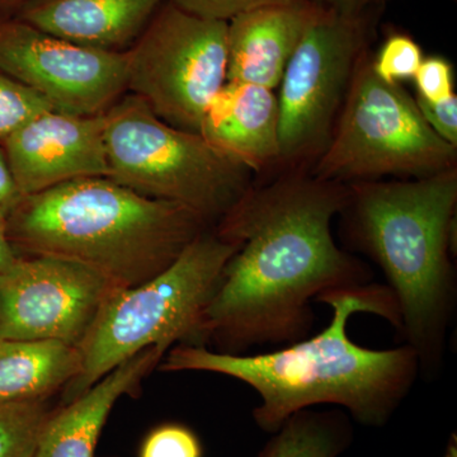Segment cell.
<instances>
[{
    "mask_svg": "<svg viewBox=\"0 0 457 457\" xmlns=\"http://www.w3.org/2000/svg\"><path fill=\"white\" fill-rule=\"evenodd\" d=\"M341 183L287 177L245 192L215 230L236 243L204 315V343L243 354L306 338L312 302L371 284L368 266L337 245L332 222L347 204Z\"/></svg>",
    "mask_w": 457,
    "mask_h": 457,
    "instance_id": "obj_1",
    "label": "cell"
},
{
    "mask_svg": "<svg viewBox=\"0 0 457 457\" xmlns=\"http://www.w3.org/2000/svg\"><path fill=\"white\" fill-rule=\"evenodd\" d=\"M332 309L328 326L311 338L258 354H228L206 345H179L165 353V372L200 371L228 376L260 395L254 422L275 433L293 414L318 405L345 408L360 425L383 427L413 389L420 371L407 345L371 350L350 338L348 320L369 312L398 329L399 311L386 285L336 290L319 297Z\"/></svg>",
    "mask_w": 457,
    "mask_h": 457,
    "instance_id": "obj_2",
    "label": "cell"
},
{
    "mask_svg": "<svg viewBox=\"0 0 457 457\" xmlns=\"http://www.w3.org/2000/svg\"><path fill=\"white\" fill-rule=\"evenodd\" d=\"M348 192L341 212L348 234L383 270L398 305L399 335L416 352L420 374L436 375L456 311V168L405 182H354Z\"/></svg>",
    "mask_w": 457,
    "mask_h": 457,
    "instance_id": "obj_3",
    "label": "cell"
},
{
    "mask_svg": "<svg viewBox=\"0 0 457 457\" xmlns=\"http://www.w3.org/2000/svg\"><path fill=\"white\" fill-rule=\"evenodd\" d=\"M209 228L187 207L141 196L108 177L27 195L4 227L18 254L77 262L117 288L155 278Z\"/></svg>",
    "mask_w": 457,
    "mask_h": 457,
    "instance_id": "obj_4",
    "label": "cell"
},
{
    "mask_svg": "<svg viewBox=\"0 0 457 457\" xmlns=\"http://www.w3.org/2000/svg\"><path fill=\"white\" fill-rule=\"evenodd\" d=\"M237 248L206 228L155 278L113 290L80 343L82 370L68 385V402L146 348L165 356L177 343L204 345V315Z\"/></svg>",
    "mask_w": 457,
    "mask_h": 457,
    "instance_id": "obj_5",
    "label": "cell"
},
{
    "mask_svg": "<svg viewBox=\"0 0 457 457\" xmlns=\"http://www.w3.org/2000/svg\"><path fill=\"white\" fill-rule=\"evenodd\" d=\"M108 179L141 196L182 204L215 228L251 188L245 165L198 132L159 119L126 93L104 113Z\"/></svg>",
    "mask_w": 457,
    "mask_h": 457,
    "instance_id": "obj_6",
    "label": "cell"
},
{
    "mask_svg": "<svg viewBox=\"0 0 457 457\" xmlns=\"http://www.w3.org/2000/svg\"><path fill=\"white\" fill-rule=\"evenodd\" d=\"M341 119L315 167V179L370 180L432 176L455 167L456 146L425 121L399 84H387L371 62H357Z\"/></svg>",
    "mask_w": 457,
    "mask_h": 457,
    "instance_id": "obj_7",
    "label": "cell"
},
{
    "mask_svg": "<svg viewBox=\"0 0 457 457\" xmlns=\"http://www.w3.org/2000/svg\"><path fill=\"white\" fill-rule=\"evenodd\" d=\"M128 55V92L180 130L198 132L227 83L228 22L162 4Z\"/></svg>",
    "mask_w": 457,
    "mask_h": 457,
    "instance_id": "obj_8",
    "label": "cell"
},
{
    "mask_svg": "<svg viewBox=\"0 0 457 457\" xmlns=\"http://www.w3.org/2000/svg\"><path fill=\"white\" fill-rule=\"evenodd\" d=\"M362 44L361 17L319 8L278 84L279 161L323 152Z\"/></svg>",
    "mask_w": 457,
    "mask_h": 457,
    "instance_id": "obj_9",
    "label": "cell"
},
{
    "mask_svg": "<svg viewBox=\"0 0 457 457\" xmlns=\"http://www.w3.org/2000/svg\"><path fill=\"white\" fill-rule=\"evenodd\" d=\"M116 288L77 262L20 255L11 269L0 272V338L56 341L79 348Z\"/></svg>",
    "mask_w": 457,
    "mask_h": 457,
    "instance_id": "obj_10",
    "label": "cell"
},
{
    "mask_svg": "<svg viewBox=\"0 0 457 457\" xmlns=\"http://www.w3.org/2000/svg\"><path fill=\"white\" fill-rule=\"evenodd\" d=\"M0 71L54 110L104 114L128 93V55L90 49L14 21L0 25Z\"/></svg>",
    "mask_w": 457,
    "mask_h": 457,
    "instance_id": "obj_11",
    "label": "cell"
},
{
    "mask_svg": "<svg viewBox=\"0 0 457 457\" xmlns=\"http://www.w3.org/2000/svg\"><path fill=\"white\" fill-rule=\"evenodd\" d=\"M2 145L23 196L71 180L108 176L104 114L45 111Z\"/></svg>",
    "mask_w": 457,
    "mask_h": 457,
    "instance_id": "obj_12",
    "label": "cell"
},
{
    "mask_svg": "<svg viewBox=\"0 0 457 457\" xmlns=\"http://www.w3.org/2000/svg\"><path fill=\"white\" fill-rule=\"evenodd\" d=\"M312 0L237 14L228 22L227 80L276 89L286 65L317 16Z\"/></svg>",
    "mask_w": 457,
    "mask_h": 457,
    "instance_id": "obj_13",
    "label": "cell"
},
{
    "mask_svg": "<svg viewBox=\"0 0 457 457\" xmlns=\"http://www.w3.org/2000/svg\"><path fill=\"white\" fill-rule=\"evenodd\" d=\"M198 134L249 170H261L278 162L275 92L257 84L227 80L204 111Z\"/></svg>",
    "mask_w": 457,
    "mask_h": 457,
    "instance_id": "obj_14",
    "label": "cell"
},
{
    "mask_svg": "<svg viewBox=\"0 0 457 457\" xmlns=\"http://www.w3.org/2000/svg\"><path fill=\"white\" fill-rule=\"evenodd\" d=\"M164 0H27L20 21L90 49L126 53Z\"/></svg>",
    "mask_w": 457,
    "mask_h": 457,
    "instance_id": "obj_15",
    "label": "cell"
},
{
    "mask_svg": "<svg viewBox=\"0 0 457 457\" xmlns=\"http://www.w3.org/2000/svg\"><path fill=\"white\" fill-rule=\"evenodd\" d=\"M164 354L146 348L120 363L68 405L54 411L32 457H95L99 436L117 400L131 393Z\"/></svg>",
    "mask_w": 457,
    "mask_h": 457,
    "instance_id": "obj_16",
    "label": "cell"
},
{
    "mask_svg": "<svg viewBox=\"0 0 457 457\" xmlns=\"http://www.w3.org/2000/svg\"><path fill=\"white\" fill-rule=\"evenodd\" d=\"M80 370L82 356L75 345L0 338V400L49 399Z\"/></svg>",
    "mask_w": 457,
    "mask_h": 457,
    "instance_id": "obj_17",
    "label": "cell"
},
{
    "mask_svg": "<svg viewBox=\"0 0 457 457\" xmlns=\"http://www.w3.org/2000/svg\"><path fill=\"white\" fill-rule=\"evenodd\" d=\"M351 418L338 409L297 411L272 433L258 457H338L351 446Z\"/></svg>",
    "mask_w": 457,
    "mask_h": 457,
    "instance_id": "obj_18",
    "label": "cell"
},
{
    "mask_svg": "<svg viewBox=\"0 0 457 457\" xmlns=\"http://www.w3.org/2000/svg\"><path fill=\"white\" fill-rule=\"evenodd\" d=\"M53 411L47 399L0 400V457H32Z\"/></svg>",
    "mask_w": 457,
    "mask_h": 457,
    "instance_id": "obj_19",
    "label": "cell"
},
{
    "mask_svg": "<svg viewBox=\"0 0 457 457\" xmlns=\"http://www.w3.org/2000/svg\"><path fill=\"white\" fill-rule=\"evenodd\" d=\"M49 110L54 108L40 95L0 71V143Z\"/></svg>",
    "mask_w": 457,
    "mask_h": 457,
    "instance_id": "obj_20",
    "label": "cell"
},
{
    "mask_svg": "<svg viewBox=\"0 0 457 457\" xmlns=\"http://www.w3.org/2000/svg\"><path fill=\"white\" fill-rule=\"evenodd\" d=\"M423 59L422 49L413 38L395 35L385 41L371 66L385 83L399 84L402 80L413 79Z\"/></svg>",
    "mask_w": 457,
    "mask_h": 457,
    "instance_id": "obj_21",
    "label": "cell"
},
{
    "mask_svg": "<svg viewBox=\"0 0 457 457\" xmlns=\"http://www.w3.org/2000/svg\"><path fill=\"white\" fill-rule=\"evenodd\" d=\"M140 457H203V447L187 427L164 425L147 436Z\"/></svg>",
    "mask_w": 457,
    "mask_h": 457,
    "instance_id": "obj_22",
    "label": "cell"
},
{
    "mask_svg": "<svg viewBox=\"0 0 457 457\" xmlns=\"http://www.w3.org/2000/svg\"><path fill=\"white\" fill-rule=\"evenodd\" d=\"M171 4L206 20L224 21L253 9L294 4L303 0H168Z\"/></svg>",
    "mask_w": 457,
    "mask_h": 457,
    "instance_id": "obj_23",
    "label": "cell"
},
{
    "mask_svg": "<svg viewBox=\"0 0 457 457\" xmlns=\"http://www.w3.org/2000/svg\"><path fill=\"white\" fill-rule=\"evenodd\" d=\"M418 97L428 102H438L451 97L453 93V66L444 57H427L414 75Z\"/></svg>",
    "mask_w": 457,
    "mask_h": 457,
    "instance_id": "obj_24",
    "label": "cell"
},
{
    "mask_svg": "<svg viewBox=\"0 0 457 457\" xmlns=\"http://www.w3.org/2000/svg\"><path fill=\"white\" fill-rule=\"evenodd\" d=\"M418 110L425 121L428 123L441 139L451 145H457V97L451 96L438 102H428L417 97Z\"/></svg>",
    "mask_w": 457,
    "mask_h": 457,
    "instance_id": "obj_25",
    "label": "cell"
},
{
    "mask_svg": "<svg viewBox=\"0 0 457 457\" xmlns=\"http://www.w3.org/2000/svg\"><path fill=\"white\" fill-rule=\"evenodd\" d=\"M22 198V192L18 187L9 165L4 147L0 145V227H5L9 216L16 210Z\"/></svg>",
    "mask_w": 457,
    "mask_h": 457,
    "instance_id": "obj_26",
    "label": "cell"
},
{
    "mask_svg": "<svg viewBox=\"0 0 457 457\" xmlns=\"http://www.w3.org/2000/svg\"><path fill=\"white\" fill-rule=\"evenodd\" d=\"M319 7L336 12L343 16L361 17L366 8L381 4L385 0H312Z\"/></svg>",
    "mask_w": 457,
    "mask_h": 457,
    "instance_id": "obj_27",
    "label": "cell"
},
{
    "mask_svg": "<svg viewBox=\"0 0 457 457\" xmlns=\"http://www.w3.org/2000/svg\"><path fill=\"white\" fill-rule=\"evenodd\" d=\"M20 258L16 249L12 246L7 236H5L4 228L0 227V272H4L11 269Z\"/></svg>",
    "mask_w": 457,
    "mask_h": 457,
    "instance_id": "obj_28",
    "label": "cell"
},
{
    "mask_svg": "<svg viewBox=\"0 0 457 457\" xmlns=\"http://www.w3.org/2000/svg\"><path fill=\"white\" fill-rule=\"evenodd\" d=\"M444 457H457V436L456 433L451 435L449 444H447L446 451Z\"/></svg>",
    "mask_w": 457,
    "mask_h": 457,
    "instance_id": "obj_29",
    "label": "cell"
}]
</instances>
